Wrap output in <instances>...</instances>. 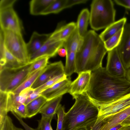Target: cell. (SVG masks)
Here are the masks:
<instances>
[{
    "mask_svg": "<svg viewBox=\"0 0 130 130\" xmlns=\"http://www.w3.org/2000/svg\"><path fill=\"white\" fill-rule=\"evenodd\" d=\"M92 100L104 103L111 102L130 93V81L126 78L113 76L102 67L91 72L86 92Z\"/></svg>",
    "mask_w": 130,
    "mask_h": 130,
    "instance_id": "6da1fadb",
    "label": "cell"
},
{
    "mask_svg": "<svg viewBox=\"0 0 130 130\" xmlns=\"http://www.w3.org/2000/svg\"><path fill=\"white\" fill-rule=\"evenodd\" d=\"M73 97L75 102L66 113L62 130H77L82 128L91 130L98 118L97 106L86 93Z\"/></svg>",
    "mask_w": 130,
    "mask_h": 130,
    "instance_id": "7a4b0ae2",
    "label": "cell"
},
{
    "mask_svg": "<svg viewBox=\"0 0 130 130\" xmlns=\"http://www.w3.org/2000/svg\"><path fill=\"white\" fill-rule=\"evenodd\" d=\"M116 12L113 1L93 0L89 20L91 28L96 30L105 28L115 21Z\"/></svg>",
    "mask_w": 130,
    "mask_h": 130,
    "instance_id": "3957f363",
    "label": "cell"
},
{
    "mask_svg": "<svg viewBox=\"0 0 130 130\" xmlns=\"http://www.w3.org/2000/svg\"><path fill=\"white\" fill-rule=\"evenodd\" d=\"M32 63L29 62L17 68H1L0 91L7 93L13 91L29 76Z\"/></svg>",
    "mask_w": 130,
    "mask_h": 130,
    "instance_id": "277c9868",
    "label": "cell"
},
{
    "mask_svg": "<svg viewBox=\"0 0 130 130\" xmlns=\"http://www.w3.org/2000/svg\"><path fill=\"white\" fill-rule=\"evenodd\" d=\"M102 41L99 35L94 31L91 30L87 31L76 52L75 72L79 74L87 71L89 60Z\"/></svg>",
    "mask_w": 130,
    "mask_h": 130,
    "instance_id": "5b68a950",
    "label": "cell"
},
{
    "mask_svg": "<svg viewBox=\"0 0 130 130\" xmlns=\"http://www.w3.org/2000/svg\"><path fill=\"white\" fill-rule=\"evenodd\" d=\"M3 30L4 44L6 49L22 63L26 64L28 63L26 44L21 33L9 29Z\"/></svg>",
    "mask_w": 130,
    "mask_h": 130,
    "instance_id": "8992f818",
    "label": "cell"
},
{
    "mask_svg": "<svg viewBox=\"0 0 130 130\" xmlns=\"http://www.w3.org/2000/svg\"><path fill=\"white\" fill-rule=\"evenodd\" d=\"M90 99L98 107V115L96 122L101 121L104 118L130 106V93L114 101L106 103H98Z\"/></svg>",
    "mask_w": 130,
    "mask_h": 130,
    "instance_id": "52a82bcc",
    "label": "cell"
},
{
    "mask_svg": "<svg viewBox=\"0 0 130 130\" xmlns=\"http://www.w3.org/2000/svg\"><path fill=\"white\" fill-rule=\"evenodd\" d=\"M13 6L0 7V28L21 33L22 25Z\"/></svg>",
    "mask_w": 130,
    "mask_h": 130,
    "instance_id": "ba28073f",
    "label": "cell"
},
{
    "mask_svg": "<svg viewBox=\"0 0 130 130\" xmlns=\"http://www.w3.org/2000/svg\"><path fill=\"white\" fill-rule=\"evenodd\" d=\"M65 74L64 67L61 61L47 64L43 72L31 87L34 90L55 77Z\"/></svg>",
    "mask_w": 130,
    "mask_h": 130,
    "instance_id": "9c48e42d",
    "label": "cell"
},
{
    "mask_svg": "<svg viewBox=\"0 0 130 130\" xmlns=\"http://www.w3.org/2000/svg\"><path fill=\"white\" fill-rule=\"evenodd\" d=\"M106 69L107 72L113 76L126 78L127 71L124 66L117 47L108 52Z\"/></svg>",
    "mask_w": 130,
    "mask_h": 130,
    "instance_id": "30bf717a",
    "label": "cell"
},
{
    "mask_svg": "<svg viewBox=\"0 0 130 130\" xmlns=\"http://www.w3.org/2000/svg\"><path fill=\"white\" fill-rule=\"evenodd\" d=\"M117 48L124 66L127 71L130 68V23L125 25L121 42Z\"/></svg>",
    "mask_w": 130,
    "mask_h": 130,
    "instance_id": "8fae6325",
    "label": "cell"
},
{
    "mask_svg": "<svg viewBox=\"0 0 130 130\" xmlns=\"http://www.w3.org/2000/svg\"><path fill=\"white\" fill-rule=\"evenodd\" d=\"M63 41H57L50 37L37 52L29 58V62H33L40 57L47 56L50 58L55 56L58 50L63 47Z\"/></svg>",
    "mask_w": 130,
    "mask_h": 130,
    "instance_id": "7c38bea8",
    "label": "cell"
},
{
    "mask_svg": "<svg viewBox=\"0 0 130 130\" xmlns=\"http://www.w3.org/2000/svg\"><path fill=\"white\" fill-rule=\"evenodd\" d=\"M91 71H87L82 72L77 77L71 82L69 91L72 97L86 93L88 89L91 77Z\"/></svg>",
    "mask_w": 130,
    "mask_h": 130,
    "instance_id": "4fadbf2b",
    "label": "cell"
},
{
    "mask_svg": "<svg viewBox=\"0 0 130 130\" xmlns=\"http://www.w3.org/2000/svg\"><path fill=\"white\" fill-rule=\"evenodd\" d=\"M71 82L70 77H67L42 91L40 95L47 100L62 96L68 93Z\"/></svg>",
    "mask_w": 130,
    "mask_h": 130,
    "instance_id": "5bb4252c",
    "label": "cell"
},
{
    "mask_svg": "<svg viewBox=\"0 0 130 130\" xmlns=\"http://www.w3.org/2000/svg\"><path fill=\"white\" fill-rule=\"evenodd\" d=\"M130 115V106L102 120L100 130H109L121 123Z\"/></svg>",
    "mask_w": 130,
    "mask_h": 130,
    "instance_id": "9a60e30c",
    "label": "cell"
},
{
    "mask_svg": "<svg viewBox=\"0 0 130 130\" xmlns=\"http://www.w3.org/2000/svg\"><path fill=\"white\" fill-rule=\"evenodd\" d=\"M51 33L40 34L34 31L29 42L26 43V48L28 58L32 54L38 51L50 37Z\"/></svg>",
    "mask_w": 130,
    "mask_h": 130,
    "instance_id": "2e32d148",
    "label": "cell"
},
{
    "mask_svg": "<svg viewBox=\"0 0 130 130\" xmlns=\"http://www.w3.org/2000/svg\"><path fill=\"white\" fill-rule=\"evenodd\" d=\"M107 52L105 47L104 42L102 41L89 60L87 71L92 72L102 67L103 59Z\"/></svg>",
    "mask_w": 130,
    "mask_h": 130,
    "instance_id": "e0dca14e",
    "label": "cell"
},
{
    "mask_svg": "<svg viewBox=\"0 0 130 130\" xmlns=\"http://www.w3.org/2000/svg\"><path fill=\"white\" fill-rule=\"evenodd\" d=\"M31 89L30 88H28L18 94H15L12 92L8 93L7 113L11 112L14 108L19 105L24 104Z\"/></svg>",
    "mask_w": 130,
    "mask_h": 130,
    "instance_id": "ac0fdd59",
    "label": "cell"
},
{
    "mask_svg": "<svg viewBox=\"0 0 130 130\" xmlns=\"http://www.w3.org/2000/svg\"><path fill=\"white\" fill-rule=\"evenodd\" d=\"M77 28L76 23L71 22L57 28L52 33L50 38L57 41H64Z\"/></svg>",
    "mask_w": 130,
    "mask_h": 130,
    "instance_id": "d6986e66",
    "label": "cell"
},
{
    "mask_svg": "<svg viewBox=\"0 0 130 130\" xmlns=\"http://www.w3.org/2000/svg\"><path fill=\"white\" fill-rule=\"evenodd\" d=\"M127 18L124 17L109 26L99 35L104 42L123 28L126 23Z\"/></svg>",
    "mask_w": 130,
    "mask_h": 130,
    "instance_id": "ffe728a7",
    "label": "cell"
},
{
    "mask_svg": "<svg viewBox=\"0 0 130 130\" xmlns=\"http://www.w3.org/2000/svg\"><path fill=\"white\" fill-rule=\"evenodd\" d=\"M62 96H61L47 100L43 106L39 113L42 116L51 117L55 116Z\"/></svg>",
    "mask_w": 130,
    "mask_h": 130,
    "instance_id": "44dd1931",
    "label": "cell"
},
{
    "mask_svg": "<svg viewBox=\"0 0 130 130\" xmlns=\"http://www.w3.org/2000/svg\"><path fill=\"white\" fill-rule=\"evenodd\" d=\"M90 17V13L87 9H83L78 16L76 23L77 29L79 36L82 38L88 31L87 28Z\"/></svg>",
    "mask_w": 130,
    "mask_h": 130,
    "instance_id": "7402d4cb",
    "label": "cell"
},
{
    "mask_svg": "<svg viewBox=\"0 0 130 130\" xmlns=\"http://www.w3.org/2000/svg\"><path fill=\"white\" fill-rule=\"evenodd\" d=\"M83 38L79 36L76 29L63 43V47L67 52H76L78 50Z\"/></svg>",
    "mask_w": 130,
    "mask_h": 130,
    "instance_id": "603a6c76",
    "label": "cell"
},
{
    "mask_svg": "<svg viewBox=\"0 0 130 130\" xmlns=\"http://www.w3.org/2000/svg\"><path fill=\"white\" fill-rule=\"evenodd\" d=\"M47 101L45 97L40 95L26 105L27 118H31L39 113Z\"/></svg>",
    "mask_w": 130,
    "mask_h": 130,
    "instance_id": "cb8c5ba5",
    "label": "cell"
},
{
    "mask_svg": "<svg viewBox=\"0 0 130 130\" xmlns=\"http://www.w3.org/2000/svg\"><path fill=\"white\" fill-rule=\"evenodd\" d=\"M54 0H32L29 3L30 12L35 15H42Z\"/></svg>",
    "mask_w": 130,
    "mask_h": 130,
    "instance_id": "d4e9b609",
    "label": "cell"
},
{
    "mask_svg": "<svg viewBox=\"0 0 130 130\" xmlns=\"http://www.w3.org/2000/svg\"><path fill=\"white\" fill-rule=\"evenodd\" d=\"M76 52H67L66 56V64L64 67L65 74L70 77L75 72Z\"/></svg>",
    "mask_w": 130,
    "mask_h": 130,
    "instance_id": "484cf974",
    "label": "cell"
},
{
    "mask_svg": "<svg viewBox=\"0 0 130 130\" xmlns=\"http://www.w3.org/2000/svg\"><path fill=\"white\" fill-rule=\"evenodd\" d=\"M45 68L38 70L30 75L26 80L12 92L15 94H18L27 88H31L37 78L44 71Z\"/></svg>",
    "mask_w": 130,
    "mask_h": 130,
    "instance_id": "4316f807",
    "label": "cell"
},
{
    "mask_svg": "<svg viewBox=\"0 0 130 130\" xmlns=\"http://www.w3.org/2000/svg\"><path fill=\"white\" fill-rule=\"evenodd\" d=\"M67 0H54L44 11L42 15L57 13L66 8Z\"/></svg>",
    "mask_w": 130,
    "mask_h": 130,
    "instance_id": "83f0119b",
    "label": "cell"
},
{
    "mask_svg": "<svg viewBox=\"0 0 130 130\" xmlns=\"http://www.w3.org/2000/svg\"><path fill=\"white\" fill-rule=\"evenodd\" d=\"M124 28L104 42L105 47L107 52L117 47L118 46L121 39Z\"/></svg>",
    "mask_w": 130,
    "mask_h": 130,
    "instance_id": "f1b7e54d",
    "label": "cell"
},
{
    "mask_svg": "<svg viewBox=\"0 0 130 130\" xmlns=\"http://www.w3.org/2000/svg\"><path fill=\"white\" fill-rule=\"evenodd\" d=\"M8 93L0 91V125L4 122L7 115Z\"/></svg>",
    "mask_w": 130,
    "mask_h": 130,
    "instance_id": "f546056e",
    "label": "cell"
},
{
    "mask_svg": "<svg viewBox=\"0 0 130 130\" xmlns=\"http://www.w3.org/2000/svg\"><path fill=\"white\" fill-rule=\"evenodd\" d=\"M50 58L47 56H42L35 60L29 70L30 75L36 71L45 68L47 65Z\"/></svg>",
    "mask_w": 130,
    "mask_h": 130,
    "instance_id": "4dcf8cb0",
    "label": "cell"
},
{
    "mask_svg": "<svg viewBox=\"0 0 130 130\" xmlns=\"http://www.w3.org/2000/svg\"><path fill=\"white\" fill-rule=\"evenodd\" d=\"M5 56L6 61V63L4 67L15 68L18 67L25 64H23L20 62L14 56L7 50L6 48L5 51Z\"/></svg>",
    "mask_w": 130,
    "mask_h": 130,
    "instance_id": "1f68e13d",
    "label": "cell"
},
{
    "mask_svg": "<svg viewBox=\"0 0 130 130\" xmlns=\"http://www.w3.org/2000/svg\"><path fill=\"white\" fill-rule=\"evenodd\" d=\"M67 78V76L65 74L60 75L49 80L34 90L36 92L40 93L44 90L51 86L56 83L66 79Z\"/></svg>",
    "mask_w": 130,
    "mask_h": 130,
    "instance_id": "d6a6232c",
    "label": "cell"
},
{
    "mask_svg": "<svg viewBox=\"0 0 130 130\" xmlns=\"http://www.w3.org/2000/svg\"><path fill=\"white\" fill-rule=\"evenodd\" d=\"M54 117L42 116L41 119L38 121V130H51L52 128L51 123Z\"/></svg>",
    "mask_w": 130,
    "mask_h": 130,
    "instance_id": "836d02e7",
    "label": "cell"
},
{
    "mask_svg": "<svg viewBox=\"0 0 130 130\" xmlns=\"http://www.w3.org/2000/svg\"><path fill=\"white\" fill-rule=\"evenodd\" d=\"M66 113L64 106H62L60 104L58 107L56 112L57 116V122L56 130H62Z\"/></svg>",
    "mask_w": 130,
    "mask_h": 130,
    "instance_id": "e575fe53",
    "label": "cell"
},
{
    "mask_svg": "<svg viewBox=\"0 0 130 130\" xmlns=\"http://www.w3.org/2000/svg\"><path fill=\"white\" fill-rule=\"evenodd\" d=\"M5 47L4 44V35L3 30L0 28V65H5L6 61L5 58Z\"/></svg>",
    "mask_w": 130,
    "mask_h": 130,
    "instance_id": "d590c367",
    "label": "cell"
},
{
    "mask_svg": "<svg viewBox=\"0 0 130 130\" xmlns=\"http://www.w3.org/2000/svg\"><path fill=\"white\" fill-rule=\"evenodd\" d=\"M11 112H14L22 118H27L26 105L24 104H21L16 107Z\"/></svg>",
    "mask_w": 130,
    "mask_h": 130,
    "instance_id": "8d00e7d4",
    "label": "cell"
},
{
    "mask_svg": "<svg viewBox=\"0 0 130 130\" xmlns=\"http://www.w3.org/2000/svg\"><path fill=\"white\" fill-rule=\"evenodd\" d=\"M14 126L12 120L7 115L3 123L0 125V130H13Z\"/></svg>",
    "mask_w": 130,
    "mask_h": 130,
    "instance_id": "74e56055",
    "label": "cell"
},
{
    "mask_svg": "<svg viewBox=\"0 0 130 130\" xmlns=\"http://www.w3.org/2000/svg\"><path fill=\"white\" fill-rule=\"evenodd\" d=\"M40 93L35 92L34 90L31 89L26 100L24 104L26 105L30 102L32 101L40 95Z\"/></svg>",
    "mask_w": 130,
    "mask_h": 130,
    "instance_id": "f35d334b",
    "label": "cell"
},
{
    "mask_svg": "<svg viewBox=\"0 0 130 130\" xmlns=\"http://www.w3.org/2000/svg\"><path fill=\"white\" fill-rule=\"evenodd\" d=\"M12 114L19 121L21 124L24 127L25 130H38L37 129L33 128L26 123L22 120V118L14 112H11Z\"/></svg>",
    "mask_w": 130,
    "mask_h": 130,
    "instance_id": "ab89813d",
    "label": "cell"
},
{
    "mask_svg": "<svg viewBox=\"0 0 130 130\" xmlns=\"http://www.w3.org/2000/svg\"><path fill=\"white\" fill-rule=\"evenodd\" d=\"M117 5L130 9V0H114Z\"/></svg>",
    "mask_w": 130,
    "mask_h": 130,
    "instance_id": "60d3db41",
    "label": "cell"
},
{
    "mask_svg": "<svg viewBox=\"0 0 130 130\" xmlns=\"http://www.w3.org/2000/svg\"><path fill=\"white\" fill-rule=\"evenodd\" d=\"M88 1L87 0H67V8L70 7L76 4L85 3Z\"/></svg>",
    "mask_w": 130,
    "mask_h": 130,
    "instance_id": "b9f144b4",
    "label": "cell"
},
{
    "mask_svg": "<svg viewBox=\"0 0 130 130\" xmlns=\"http://www.w3.org/2000/svg\"><path fill=\"white\" fill-rule=\"evenodd\" d=\"M57 53L60 56L64 57L66 56L67 52L65 49L61 48L58 50Z\"/></svg>",
    "mask_w": 130,
    "mask_h": 130,
    "instance_id": "7bdbcfd3",
    "label": "cell"
},
{
    "mask_svg": "<svg viewBox=\"0 0 130 130\" xmlns=\"http://www.w3.org/2000/svg\"><path fill=\"white\" fill-rule=\"evenodd\" d=\"M120 124L124 126H130V115L123 121Z\"/></svg>",
    "mask_w": 130,
    "mask_h": 130,
    "instance_id": "ee69618b",
    "label": "cell"
},
{
    "mask_svg": "<svg viewBox=\"0 0 130 130\" xmlns=\"http://www.w3.org/2000/svg\"><path fill=\"white\" fill-rule=\"evenodd\" d=\"M102 124V121L96 122L91 130H100Z\"/></svg>",
    "mask_w": 130,
    "mask_h": 130,
    "instance_id": "f6af8a7d",
    "label": "cell"
},
{
    "mask_svg": "<svg viewBox=\"0 0 130 130\" xmlns=\"http://www.w3.org/2000/svg\"><path fill=\"white\" fill-rule=\"evenodd\" d=\"M123 126H124L121 125V124H119L113 127L109 130H119Z\"/></svg>",
    "mask_w": 130,
    "mask_h": 130,
    "instance_id": "bcb514c9",
    "label": "cell"
},
{
    "mask_svg": "<svg viewBox=\"0 0 130 130\" xmlns=\"http://www.w3.org/2000/svg\"><path fill=\"white\" fill-rule=\"evenodd\" d=\"M126 77L130 81V68L127 71Z\"/></svg>",
    "mask_w": 130,
    "mask_h": 130,
    "instance_id": "7dc6e473",
    "label": "cell"
},
{
    "mask_svg": "<svg viewBox=\"0 0 130 130\" xmlns=\"http://www.w3.org/2000/svg\"><path fill=\"white\" fill-rule=\"evenodd\" d=\"M119 130H130V126H124Z\"/></svg>",
    "mask_w": 130,
    "mask_h": 130,
    "instance_id": "c3c4849f",
    "label": "cell"
},
{
    "mask_svg": "<svg viewBox=\"0 0 130 130\" xmlns=\"http://www.w3.org/2000/svg\"><path fill=\"white\" fill-rule=\"evenodd\" d=\"M14 128L15 130H24L22 128L17 127L15 126L14 125Z\"/></svg>",
    "mask_w": 130,
    "mask_h": 130,
    "instance_id": "681fc988",
    "label": "cell"
},
{
    "mask_svg": "<svg viewBox=\"0 0 130 130\" xmlns=\"http://www.w3.org/2000/svg\"><path fill=\"white\" fill-rule=\"evenodd\" d=\"M77 130H86V129L85 128H79Z\"/></svg>",
    "mask_w": 130,
    "mask_h": 130,
    "instance_id": "f907efd6",
    "label": "cell"
},
{
    "mask_svg": "<svg viewBox=\"0 0 130 130\" xmlns=\"http://www.w3.org/2000/svg\"><path fill=\"white\" fill-rule=\"evenodd\" d=\"M51 130H53L52 128L51 129Z\"/></svg>",
    "mask_w": 130,
    "mask_h": 130,
    "instance_id": "816d5d0a",
    "label": "cell"
},
{
    "mask_svg": "<svg viewBox=\"0 0 130 130\" xmlns=\"http://www.w3.org/2000/svg\"><path fill=\"white\" fill-rule=\"evenodd\" d=\"M13 130H15L14 129V127H13Z\"/></svg>",
    "mask_w": 130,
    "mask_h": 130,
    "instance_id": "f5cc1de1",
    "label": "cell"
}]
</instances>
